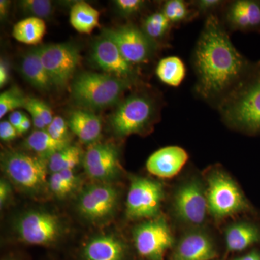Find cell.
I'll list each match as a JSON object with an SVG mask.
<instances>
[{"label": "cell", "mask_w": 260, "mask_h": 260, "mask_svg": "<svg viewBox=\"0 0 260 260\" xmlns=\"http://www.w3.org/2000/svg\"><path fill=\"white\" fill-rule=\"evenodd\" d=\"M68 126L85 144L95 143L102 131L100 118L86 109H78L70 113Z\"/></svg>", "instance_id": "obj_19"}, {"label": "cell", "mask_w": 260, "mask_h": 260, "mask_svg": "<svg viewBox=\"0 0 260 260\" xmlns=\"http://www.w3.org/2000/svg\"><path fill=\"white\" fill-rule=\"evenodd\" d=\"M217 109L229 125L248 134H260V60L252 63Z\"/></svg>", "instance_id": "obj_2"}, {"label": "cell", "mask_w": 260, "mask_h": 260, "mask_svg": "<svg viewBox=\"0 0 260 260\" xmlns=\"http://www.w3.org/2000/svg\"><path fill=\"white\" fill-rule=\"evenodd\" d=\"M2 169L12 182L30 192L42 190L47 181L48 160L18 151L2 154Z\"/></svg>", "instance_id": "obj_5"}, {"label": "cell", "mask_w": 260, "mask_h": 260, "mask_svg": "<svg viewBox=\"0 0 260 260\" xmlns=\"http://www.w3.org/2000/svg\"><path fill=\"white\" fill-rule=\"evenodd\" d=\"M208 177V211L214 217L223 218L249 210L250 206L242 191L227 174L216 169Z\"/></svg>", "instance_id": "obj_6"}, {"label": "cell", "mask_w": 260, "mask_h": 260, "mask_svg": "<svg viewBox=\"0 0 260 260\" xmlns=\"http://www.w3.org/2000/svg\"><path fill=\"white\" fill-rule=\"evenodd\" d=\"M59 173L61 174V177L64 179V180L73 189H75L77 184H78V179H77V177L75 176L74 169H67V170L61 171Z\"/></svg>", "instance_id": "obj_41"}, {"label": "cell", "mask_w": 260, "mask_h": 260, "mask_svg": "<svg viewBox=\"0 0 260 260\" xmlns=\"http://www.w3.org/2000/svg\"><path fill=\"white\" fill-rule=\"evenodd\" d=\"M158 110L151 95L143 92L132 93L119 103L111 116V126L119 137L141 134L153 124Z\"/></svg>", "instance_id": "obj_4"}, {"label": "cell", "mask_w": 260, "mask_h": 260, "mask_svg": "<svg viewBox=\"0 0 260 260\" xmlns=\"http://www.w3.org/2000/svg\"><path fill=\"white\" fill-rule=\"evenodd\" d=\"M133 235L138 253L150 260H162L174 242L167 221L161 218L141 224L135 229Z\"/></svg>", "instance_id": "obj_11"}, {"label": "cell", "mask_w": 260, "mask_h": 260, "mask_svg": "<svg viewBox=\"0 0 260 260\" xmlns=\"http://www.w3.org/2000/svg\"><path fill=\"white\" fill-rule=\"evenodd\" d=\"M30 125H31V122H30V119H29L28 116L25 115L23 122L20 124V125L19 126L18 129H17L18 135H23L24 133H26V132L30 129Z\"/></svg>", "instance_id": "obj_43"}, {"label": "cell", "mask_w": 260, "mask_h": 260, "mask_svg": "<svg viewBox=\"0 0 260 260\" xmlns=\"http://www.w3.org/2000/svg\"><path fill=\"white\" fill-rule=\"evenodd\" d=\"M116 10L124 18H130L138 15L144 9L146 2L142 0H116Z\"/></svg>", "instance_id": "obj_33"}, {"label": "cell", "mask_w": 260, "mask_h": 260, "mask_svg": "<svg viewBox=\"0 0 260 260\" xmlns=\"http://www.w3.org/2000/svg\"><path fill=\"white\" fill-rule=\"evenodd\" d=\"M236 260H260V251H253Z\"/></svg>", "instance_id": "obj_45"}, {"label": "cell", "mask_w": 260, "mask_h": 260, "mask_svg": "<svg viewBox=\"0 0 260 260\" xmlns=\"http://www.w3.org/2000/svg\"><path fill=\"white\" fill-rule=\"evenodd\" d=\"M102 34L115 43L126 61L134 66L149 62L158 49L141 28L133 24L105 28Z\"/></svg>", "instance_id": "obj_8"}, {"label": "cell", "mask_w": 260, "mask_h": 260, "mask_svg": "<svg viewBox=\"0 0 260 260\" xmlns=\"http://www.w3.org/2000/svg\"><path fill=\"white\" fill-rule=\"evenodd\" d=\"M252 63L234 47L218 15L206 17L192 54L196 93L217 108Z\"/></svg>", "instance_id": "obj_1"}, {"label": "cell", "mask_w": 260, "mask_h": 260, "mask_svg": "<svg viewBox=\"0 0 260 260\" xmlns=\"http://www.w3.org/2000/svg\"><path fill=\"white\" fill-rule=\"evenodd\" d=\"M27 96L20 88L13 86L5 90L0 95V118L3 119L5 114L13 112L19 108H24Z\"/></svg>", "instance_id": "obj_31"}, {"label": "cell", "mask_w": 260, "mask_h": 260, "mask_svg": "<svg viewBox=\"0 0 260 260\" xmlns=\"http://www.w3.org/2000/svg\"><path fill=\"white\" fill-rule=\"evenodd\" d=\"M161 11L173 26L188 23L199 16L189 3L183 0H168L162 4Z\"/></svg>", "instance_id": "obj_28"}, {"label": "cell", "mask_w": 260, "mask_h": 260, "mask_svg": "<svg viewBox=\"0 0 260 260\" xmlns=\"http://www.w3.org/2000/svg\"><path fill=\"white\" fill-rule=\"evenodd\" d=\"M24 109H26L29 114H30V116H31L32 123H34V126H35L36 129L41 130L47 128V126L44 124L42 118L40 117V116L37 114V112L32 107L25 104Z\"/></svg>", "instance_id": "obj_39"}, {"label": "cell", "mask_w": 260, "mask_h": 260, "mask_svg": "<svg viewBox=\"0 0 260 260\" xmlns=\"http://www.w3.org/2000/svg\"><path fill=\"white\" fill-rule=\"evenodd\" d=\"M125 246L114 236H99L89 241L83 250L85 260H123Z\"/></svg>", "instance_id": "obj_20"}, {"label": "cell", "mask_w": 260, "mask_h": 260, "mask_svg": "<svg viewBox=\"0 0 260 260\" xmlns=\"http://www.w3.org/2000/svg\"><path fill=\"white\" fill-rule=\"evenodd\" d=\"M174 208L181 220L193 225H200L204 222L208 211L206 193L197 181L186 183L176 193Z\"/></svg>", "instance_id": "obj_15"}, {"label": "cell", "mask_w": 260, "mask_h": 260, "mask_svg": "<svg viewBox=\"0 0 260 260\" xmlns=\"http://www.w3.org/2000/svg\"><path fill=\"white\" fill-rule=\"evenodd\" d=\"M83 167L89 177L95 180L114 179L120 171L117 148L111 143L91 144L84 156Z\"/></svg>", "instance_id": "obj_14"}, {"label": "cell", "mask_w": 260, "mask_h": 260, "mask_svg": "<svg viewBox=\"0 0 260 260\" xmlns=\"http://www.w3.org/2000/svg\"><path fill=\"white\" fill-rule=\"evenodd\" d=\"M46 30L45 20L28 17L15 24L13 36L19 42L28 45H38L42 42Z\"/></svg>", "instance_id": "obj_25"}, {"label": "cell", "mask_w": 260, "mask_h": 260, "mask_svg": "<svg viewBox=\"0 0 260 260\" xmlns=\"http://www.w3.org/2000/svg\"><path fill=\"white\" fill-rule=\"evenodd\" d=\"M191 8L198 15H216L217 12L223 10L227 2L221 0H195L189 2Z\"/></svg>", "instance_id": "obj_32"}, {"label": "cell", "mask_w": 260, "mask_h": 260, "mask_svg": "<svg viewBox=\"0 0 260 260\" xmlns=\"http://www.w3.org/2000/svg\"><path fill=\"white\" fill-rule=\"evenodd\" d=\"M216 255L211 239L203 233L193 232L179 243L174 260H212Z\"/></svg>", "instance_id": "obj_18"}, {"label": "cell", "mask_w": 260, "mask_h": 260, "mask_svg": "<svg viewBox=\"0 0 260 260\" xmlns=\"http://www.w3.org/2000/svg\"><path fill=\"white\" fill-rule=\"evenodd\" d=\"M172 27V24L160 10L145 17L140 28L145 35L159 48L167 44Z\"/></svg>", "instance_id": "obj_23"}, {"label": "cell", "mask_w": 260, "mask_h": 260, "mask_svg": "<svg viewBox=\"0 0 260 260\" xmlns=\"http://www.w3.org/2000/svg\"><path fill=\"white\" fill-rule=\"evenodd\" d=\"M25 104L30 106L37 112V114L42 118L47 127L51 124L54 119L52 110L45 102L37 99V98L27 97Z\"/></svg>", "instance_id": "obj_34"}, {"label": "cell", "mask_w": 260, "mask_h": 260, "mask_svg": "<svg viewBox=\"0 0 260 260\" xmlns=\"http://www.w3.org/2000/svg\"><path fill=\"white\" fill-rule=\"evenodd\" d=\"M135 84L133 80L107 73L85 72L75 78L71 95L86 110H102L117 104L123 93Z\"/></svg>", "instance_id": "obj_3"}, {"label": "cell", "mask_w": 260, "mask_h": 260, "mask_svg": "<svg viewBox=\"0 0 260 260\" xmlns=\"http://www.w3.org/2000/svg\"><path fill=\"white\" fill-rule=\"evenodd\" d=\"M10 79L9 65L4 60L0 61V87L3 88Z\"/></svg>", "instance_id": "obj_40"}, {"label": "cell", "mask_w": 260, "mask_h": 260, "mask_svg": "<svg viewBox=\"0 0 260 260\" xmlns=\"http://www.w3.org/2000/svg\"><path fill=\"white\" fill-rule=\"evenodd\" d=\"M81 159V150L78 147H68L53 154L48 158V168L51 174L67 169H74Z\"/></svg>", "instance_id": "obj_29"}, {"label": "cell", "mask_w": 260, "mask_h": 260, "mask_svg": "<svg viewBox=\"0 0 260 260\" xmlns=\"http://www.w3.org/2000/svg\"><path fill=\"white\" fill-rule=\"evenodd\" d=\"M10 3L11 2L8 0H1L0 1V16L1 19H4L8 14L9 12Z\"/></svg>", "instance_id": "obj_44"}, {"label": "cell", "mask_w": 260, "mask_h": 260, "mask_svg": "<svg viewBox=\"0 0 260 260\" xmlns=\"http://www.w3.org/2000/svg\"><path fill=\"white\" fill-rule=\"evenodd\" d=\"M225 240L228 250H245L260 242V227L255 223L242 222L234 224L227 229Z\"/></svg>", "instance_id": "obj_22"}, {"label": "cell", "mask_w": 260, "mask_h": 260, "mask_svg": "<svg viewBox=\"0 0 260 260\" xmlns=\"http://www.w3.org/2000/svg\"><path fill=\"white\" fill-rule=\"evenodd\" d=\"M49 184L51 191L59 198H64L74 190L61 177L59 173L51 174Z\"/></svg>", "instance_id": "obj_36"}, {"label": "cell", "mask_w": 260, "mask_h": 260, "mask_svg": "<svg viewBox=\"0 0 260 260\" xmlns=\"http://www.w3.org/2000/svg\"><path fill=\"white\" fill-rule=\"evenodd\" d=\"M18 5L25 14L44 20H49L54 13V5L49 0H23Z\"/></svg>", "instance_id": "obj_30"}, {"label": "cell", "mask_w": 260, "mask_h": 260, "mask_svg": "<svg viewBox=\"0 0 260 260\" xmlns=\"http://www.w3.org/2000/svg\"><path fill=\"white\" fill-rule=\"evenodd\" d=\"M222 12L227 30L260 34V0L227 2Z\"/></svg>", "instance_id": "obj_16"}, {"label": "cell", "mask_w": 260, "mask_h": 260, "mask_svg": "<svg viewBox=\"0 0 260 260\" xmlns=\"http://www.w3.org/2000/svg\"><path fill=\"white\" fill-rule=\"evenodd\" d=\"M92 57L94 62L108 74L138 81V72L134 65L126 61L115 43L103 34L93 43Z\"/></svg>", "instance_id": "obj_13"}, {"label": "cell", "mask_w": 260, "mask_h": 260, "mask_svg": "<svg viewBox=\"0 0 260 260\" xmlns=\"http://www.w3.org/2000/svg\"><path fill=\"white\" fill-rule=\"evenodd\" d=\"M164 194V188L158 181L145 178H133L126 199L128 218L142 219L156 216Z\"/></svg>", "instance_id": "obj_9"}, {"label": "cell", "mask_w": 260, "mask_h": 260, "mask_svg": "<svg viewBox=\"0 0 260 260\" xmlns=\"http://www.w3.org/2000/svg\"><path fill=\"white\" fill-rule=\"evenodd\" d=\"M20 69L24 79L39 90L49 91L54 85L34 49L23 56Z\"/></svg>", "instance_id": "obj_21"}, {"label": "cell", "mask_w": 260, "mask_h": 260, "mask_svg": "<svg viewBox=\"0 0 260 260\" xmlns=\"http://www.w3.org/2000/svg\"><path fill=\"white\" fill-rule=\"evenodd\" d=\"M53 83L64 88L73 78L80 64L78 48L68 43L49 44L34 48Z\"/></svg>", "instance_id": "obj_7"}, {"label": "cell", "mask_w": 260, "mask_h": 260, "mask_svg": "<svg viewBox=\"0 0 260 260\" xmlns=\"http://www.w3.org/2000/svg\"><path fill=\"white\" fill-rule=\"evenodd\" d=\"M61 230L58 217L44 211L25 213L16 223V232L20 239L32 245H50L57 240Z\"/></svg>", "instance_id": "obj_10"}, {"label": "cell", "mask_w": 260, "mask_h": 260, "mask_svg": "<svg viewBox=\"0 0 260 260\" xmlns=\"http://www.w3.org/2000/svg\"><path fill=\"white\" fill-rule=\"evenodd\" d=\"M68 124L62 117L54 116L51 124L47 127V131L55 140L68 141Z\"/></svg>", "instance_id": "obj_35"}, {"label": "cell", "mask_w": 260, "mask_h": 260, "mask_svg": "<svg viewBox=\"0 0 260 260\" xmlns=\"http://www.w3.org/2000/svg\"><path fill=\"white\" fill-rule=\"evenodd\" d=\"M99 12L85 2H77L70 10V23L80 34H91L99 25Z\"/></svg>", "instance_id": "obj_24"}, {"label": "cell", "mask_w": 260, "mask_h": 260, "mask_svg": "<svg viewBox=\"0 0 260 260\" xmlns=\"http://www.w3.org/2000/svg\"><path fill=\"white\" fill-rule=\"evenodd\" d=\"M155 73L162 83L177 88L185 78L186 66L179 56H167L159 61Z\"/></svg>", "instance_id": "obj_27"}, {"label": "cell", "mask_w": 260, "mask_h": 260, "mask_svg": "<svg viewBox=\"0 0 260 260\" xmlns=\"http://www.w3.org/2000/svg\"><path fill=\"white\" fill-rule=\"evenodd\" d=\"M11 194V187L9 183L5 179H2L0 181V205L1 208L5 205L8 199H9L10 195Z\"/></svg>", "instance_id": "obj_38"}, {"label": "cell", "mask_w": 260, "mask_h": 260, "mask_svg": "<svg viewBox=\"0 0 260 260\" xmlns=\"http://www.w3.org/2000/svg\"><path fill=\"white\" fill-rule=\"evenodd\" d=\"M25 114L20 111H14L10 114L9 121L15 129H18V126L23 122Z\"/></svg>", "instance_id": "obj_42"}, {"label": "cell", "mask_w": 260, "mask_h": 260, "mask_svg": "<svg viewBox=\"0 0 260 260\" xmlns=\"http://www.w3.org/2000/svg\"><path fill=\"white\" fill-rule=\"evenodd\" d=\"M25 144L27 148L39 154V157L45 159L70 145L68 141L54 139L44 129L32 132L25 140Z\"/></svg>", "instance_id": "obj_26"}, {"label": "cell", "mask_w": 260, "mask_h": 260, "mask_svg": "<svg viewBox=\"0 0 260 260\" xmlns=\"http://www.w3.org/2000/svg\"><path fill=\"white\" fill-rule=\"evenodd\" d=\"M189 159L187 152L177 145L164 147L154 152L146 162L149 173L164 179L177 175Z\"/></svg>", "instance_id": "obj_17"}, {"label": "cell", "mask_w": 260, "mask_h": 260, "mask_svg": "<svg viewBox=\"0 0 260 260\" xmlns=\"http://www.w3.org/2000/svg\"><path fill=\"white\" fill-rule=\"evenodd\" d=\"M118 202V191L109 184L87 186L79 197L80 213L90 220H101L112 215Z\"/></svg>", "instance_id": "obj_12"}, {"label": "cell", "mask_w": 260, "mask_h": 260, "mask_svg": "<svg viewBox=\"0 0 260 260\" xmlns=\"http://www.w3.org/2000/svg\"><path fill=\"white\" fill-rule=\"evenodd\" d=\"M18 133L14 126L10 124L9 121H3L0 123V138L5 142L14 140Z\"/></svg>", "instance_id": "obj_37"}, {"label": "cell", "mask_w": 260, "mask_h": 260, "mask_svg": "<svg viewBox=\"0 0 260 260\" xmlns=\"http://www.w3.org/2000/svg\"><path fill=\"white\" fill-rule=\"evenodd\" d=\"M4 260H11V259H4Z\"/></svg>", "instance_id": "obj_46"}]
</instances>
